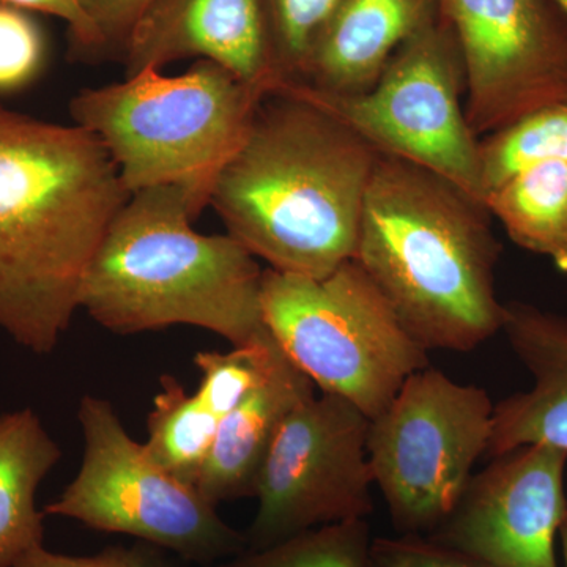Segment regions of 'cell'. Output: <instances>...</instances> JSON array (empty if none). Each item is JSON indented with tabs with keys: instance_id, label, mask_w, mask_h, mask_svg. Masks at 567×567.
Listing matches in <instances>:
<instances>
[{
	"instance_id": "cell-1",
	"label": "cell",
	"mask_w": 567,
	"mask_h": 567,
	"mask_svg": "<svg viewBox=\"0 0 567 567\" xmlns=\"http://www.w3.org/2000/svg\"><path fill=\"white\" fill-rule=\"evenodd\" d=\"M130 197L95 134L0 104V330L18 346L54 352Z\"/></svg>"
},
{
	"instance_id": "cell-2",
	"label": "cell",
	"mask_w": 567,
	"mask_h": 567,
	"mask_svg": "<svg viewBox=\"0 0 567 567\" xmlns=\"http://www.w3.org/2000/svg\"><path fill=\"white\" fill-rule=\"evenodd\" d=\"M379 155L323 107L270 93L210 205L227 234L271 270L322 279L353 260Z\"/></svg>"
},
{
	"instance_id": "cell-3",
	"label": "cell",
	"mask_w": 567,
	"mask_h": 567,
	"mask_svg": "<svg viewBox=\"0 0 567 567\" xmlns=\"http://www.w3.org/2000/svg\"><path fill=\"white\" fill-rule=\"evenodd\" d=\"M491 218L442 175L380 153L353 260L427 352L468 353L503 330Z\"/></svg>"
},
{
	"instance_id": "cell-4",
	"label": "cell",
	"mask_w": 567,
	"mask_h": 567,
	"mask_svg": "<svg viewBox=\"0 0 567 567\" xmlns=\"http://www.w3.org/2000/svg\"><path fill=\"white\" fill-rule=\"evenodd\" d=\"M204 210L178 185L132 194L85 270L80 309L122 336L189 324L238 347L262 334L264 270L229 234L196 233Z\"/></svg>"
},
{
	"instance_id": "cell-5",
	"label": "cell",
	"mask_w": 567,
	"mask_h": 567,
	"mask_svg": "<svg viewBox=\"0 0 567 567\" xmlns=\"http://www.w3.org/2000/svg\"><path fill=\"white\" fill-rule=\"evenodd\" d=\"M262 89L199 59L178 76L145 69L70 100L74 125L95 134L130 194L178 185L210 205L224 167L240 151Z\"/></svg>"
},
{
	"instance_id": "cell-6",
	"label": "cell",
	"mask_w": 567,
	"mask_h": 567,
	"mask_svg": "<svg viewBox=\"0 0 567 567\" xmlns=\"http://www.w3.org/2000/svg\"><path fill=\"white\" fill-rule=\"evenodd\" d=\"M262 312L284 353L320 393L344 398L369 420L431 365L427 350L354 260L322 279L265 268Z\"/></svg>"
},
{
	"instance_id": "cell-7",
	"label": "cell",
	"mask_w": 567,
	"mask_h": 567,
	"mask_svg": "<svg viewBox=\"0 0 567 567\" xmlns=\"http://www.w3.org/2000/svg\"><path fill=\"white\" fill-rule=\"evenodd\" d=\"M78 421L84 439L80 472L44 506V516L133 536L203 566L226 561L248 547L245 533L226 524L196 487L152 461L111 401L82 395Z\"/></svg>"
},
{
	"instance_id": "cell-8",
	"label": "cell",
	"mask_w": 567,
	"mask_h": 567,
	"mask_svg": "<svg viewBox=\"0 0 567 567\" xmlns=\"http://www.w3.org/2000/svg\"><path fill=\"white\" fill-rule=\"evenodd\" d=\"M279 91L316 103L382 155L442 175L484 204L480 137L465 115L464 62L442 14L399 48L369 91L330 95L300 84Z\"/></svg>"
},
{
	"instance_id": "cell-9",
	"label": "cell",
	"mask_w": 567,
	"mask_h": 567,
	"mask_svg": "<svg viewBox=\"0 0 567 567\" xmlns=\"http://www.w3.org/2000/svg\"><path fill=\"white\" fill-rule=\"evenodd\" d=\"M494 409L484 388L427 365L372 417L369 464L398 532L432 535L453 513L487 453Z\"/></svg>"
},
{
	"instance_id": "cell-10",
	"label": "cell",
	"mask_w": 567,
	"mask_h": 567,
	"mask_svg": "<svg viewBox=\"0 0 567 567\" xmlns=\"http://www.w3.org/2000/svg\"><path fill=\"white\" fill-rule=\"evenodd\" d=\"M369 424L358 406L334 394H315L295 406L260 468L254 495L259 505L245 533L248 548L368 518L374 509Z\"/></svg>"
},
{
	"instance_id": "cell-11",
	"label": "cell",
	"mask_w": 567,
	"mask_h": 567,
	"mask_svg": "<svg viewBox=\"0 0 567 567\" xmlns=\"http://www.w3.org/2000/svg\"><path fill=\"white\" fill-rule=\"evenodd\" d=\"M465 70L477 137L567 100V18L550 0H440Z\"/></svg>"
},
{
	"instance_id": "cell-12",
	"label": "cell",
	"mask_w": 567,
	"mask_h": 567,
	"mask_svg": "<svg viewBox=\"0 0 567 567\" xmlns=\"http://www.w3.org/2000/svg\"><path fill=\"white\" fill-rule=\"evenodd\" d=\"M566 465V451L547 443L492 457L425 537L492 567H559L555 546L567 516Z\"/></svg>"
},
{
	"instance_id": "cell-13",
	"label": "cell",
	"mask_w": 567,
	"mask_h": 567,
	"mask_svg": "<svg viewBox=\"0 0 567 567\" xmlns=\"http://www.w3.org/2000/svg\"><path fill=\"white\" fill-rule=\"evenodd\" d=\"M192 58L218 63L267 93L278 87L259 0H155L122 63L130 78Z\"/></svg>"
},
{
	"instance_id": "cell-14",
	"label": "cell",
	"mask_w": 567,
	"mask_h": 567,
	"mask_svg": "<svg viewBox=\"0 0 567 567\" xmlns=\"http://www.w3.org/2000/svg\"><path fill=\"white\" fill-rule=\"evenodd\" d=\"M505 308L502 331L535 385L495 405L486 454L502 456L533 443L567 453V317L522 301Z\"/></svg>"
},
{
	"instance_id": "cell-15",
	"label": "cell",
	"mask_w": 567,
	"mask_h": 567,
	"mask_svg": "<svg viewBox=\"0 0 567 567\" xmlns=\"http://www.w3.org/2000/svg\"><path fill=\"white\" fill-rule=\"evenodd\" d=\"M439 18L440 0H344L298 84L330 95L369 91L399 48Z\"/></svg>"
},
{
	"instance_id": "cell-16",
	"label": "cell",
	"mask_w": 567,
	"mask_h": 567,
	"mask_svg": "<svg viewBox=\"0 0 567 567\" xmlns=\"http://www.w3.org/2000/svg\"><path fill=\"white\" fill-rule=\"evenodd\" d=\"M315 394V383L281 349L262 382L219 424L196 484L204 498L218 506L256 495L260 468L284 420Z\"/></svg>"
},
{
	"instance_id": "cell-17",
	"label": "cell",
	"mask_w": 567,
	"mask_h": 567,
	"mask_svg": "<svg viewBox=\"0 0 567 567\" xmlns=\"http://www.w3.org/2000/svg\"><path fill=\"white\" fill-rule=\"evenodd\" d=\"M61 446L32 409L0 415V567H14L43 546L37 492L59 464Z\"/></svg>"
},
{
	"instance_id": "cell-18",
	"label": "cell",
	"mask_w": 567,
	"mask_h": 567,
	"mask_svg": "<svg viewBox=\"0 0 567 567\" xmlns=\"http://www.w3.org/2000/svg\"><path fill=\"white\" fill-rule=\"evenodd\" d=\"M511 240L567 274V162L535 164L484 197Z\"/></svg>"
},
{
	"instance_id": "cell-19",
	"label": "cell",
	"mask_w": 567,
	"mask_h": 567,
	"mask_svg": "<svg viewBox=\"0 0 567 567\" xmlns=\"http://www.w3.org/2000/svg\"><path fill=\"white\" fill-rule=\"evenodd\" d=\"M221 421L197 393L188 394L177 377H159L144 446L156 465L196 487Z\"/></svg>"
},
{
	"instance_id": "cell-20",
	"label": "cell",
	"mask_w": 567,
	"mask_h": 567,
	"mask_svg": "<svg viewBox=\"0 0 567 567\" xmlns=\"http://www.w3.org/2000/svg\"><path fill=\"white\" fill-rule=\"evenodd\" d=\"M567 162V100L540 107L480 140L484 197L535 164Z\"/></svg>"
},
{
	"instance_id": "cell-21",
	"label": "cell",
	"mask_w": 567,
	"mask_h": 567,
	"mask_svg": "<svg viewBox=\"0 0 567 567\" xmlns=\"http://www.w3.org/2000/svg\"><path fill=\"white\" fill-rule=\"evenodd\" d=\"M368 520L309 529L267 548L246 547L218 567H371Z\"/></svg>"
},
{
	"instance_id": "cell-22",
	"label": "cell",
	"mask_w": 567,
	"mask_h": 567,
	"mask_svg": "<svg viewBox=\"0 0 567 567\" xmlns=\"http://www.w3.org/2000/svg\"><path fill=\"white\" fill-rule=\"evenodd\" d=\"M278 91L303 81L312 52L344 0H259ZM275 91V92H276Z\"/></svg>"
},
{
	"instance_id": "cell-23",
	"label": "cell",
	"mask_w": 567,
	"mask_h": 567,
	"mask_svg": "<svg viewBox=\"0 0 567 567\" xmlns=\"http://www.w3.org/2000/svg\"><path fill=\"white\" fill-rule=\"evenodd\" d=\"M279 353L281 347L268 328L248 344L233 347L230 352H197L193 360L200 372L196 393L223 421L262 382Z\"/></svg>"
},
{
	"instance_id": "cell-24",
	"label": "cell",
	"mask_w": 567,
	"mask_h": 567,
	"mask_svg": "<svg viewBox=\"0 0 567 567\" xmlns=\"http://www.w3.org/2000/svg\"><path fill=\"white\" fill-rule=\"evenodd\" d=\"M44 55L47 43L40 25L24 10L0 3V93L31 84Z\"/></svg>"
},
{
	"instance_id": "cell-25",
	"label": "cell",
	"mask_w": 567,
	"mask_h": 567,
	"mask_svg": "<svg viewBox=\"0 0 567 567\" xmlns=\"http://www.w3.org/2000/svg\"><path fill=\"white\" fill-rule=\"evenodd\" d=\"M153 2L155 0H81L99 37L95 63H122L137 22Z\"/></svg>"
},
{
	"instance_id": "cell-26",
	"label": "cell",
	"mask_w": 567,
	"mask_h": 567,
	"mask_svg": "<svg viewBox=\"0 0 567 567\" xmlns=\"http://www.w3.org/2000/svg\"><path fill=\"white\" fill-rule=\"evenodd\" d=\"M14 567H181L167 550L137 540L133 546H111L95 555L55 554L40 546L25 554Z\"/></svg>"
},
{
	"instance_id": "cell-27",
	"label": "cell",
	"mask_w": 567,
	"mask_h": 567,
	"mask_svg": "<svg viewBox=\"0 0 567 567\" xmlns=\"http://www.w3.org/2000/svg\"><path fill=\"white\" fill-rule=\"evenodd\" d=\"M371 567H492L425 536L372 539Z\"/></svg>"
},
{
	"instance_id": "cell-28",
	"label": "cell",
	"mask_w": 567,
	"mask_h": 567,
	"mask_svg": "<svg viewBox=\"0 0 567 567\" xmlns=\"http://www.w3.org/2000/svg\"><path fill=\"white\" fill-rule=\"evenodd\" d=\"M0 3L61 18L69 24L70 61L95 63L99 37L81 0H0Z\"/></svg>"
},
{
	"instance_id": "cell-29",
	"label": "cell",
	"mask_w": 567,
	"mask_h": 567,
	"mask_svg": "<svg viewBox=\"0 0 567 567\" xmlns=\"http://www.w3.org/2000/svg\"><path fill=\"white\" fill-rule=\"evenodd\" d=\"M559 543H561L563 563L567 567V516L565 522H563L561 528H559Z\"/></svg>"
},
{
	"instance_id": "cell-30",
	"label": "cell",
	"mask_w": 567,
	"mask_h": 567,
	"mask_svg": "<svg viewBox=\"0 0 567 567\" xmlns=\"http://www.w3.org/2000/svg\"><path fill=\"white\" fill-rule=\"evenodd\" d=\"M551 3L558 7L563 11V14L567 18V0H550Z\"/></svg>"
}]
</instances>
